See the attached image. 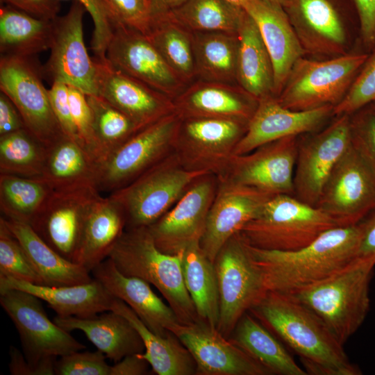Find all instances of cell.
Returning a JSON list of instances; mask_svg holds the SVG:
<instances>
[{
  "mask_svg": "<svg viewBox=\"0 0 375 375\" xmlns=\"http://www.w3.org/2000/svg\"><path fill=\"white\" fill-rule=\"evenodd\" d=\"M249 311L299 356L308 374H362L326 324L292 295L268 291Z\"/></svg>",
  "mask_w": 375,
  "mask_h": 375,
  "instance_id": "6da1fadb",
  "label": "cell"
},
{
  "mask_svg": "<svg viewBox=\"0 0 375 375\" xmlns=\"http://www.w3.org/2000/svg\"><path fill=\"white\" fill-rule=\"evenodd\" d=\"M360 224L331 228L292 251L249 249L268 292L293 294L334 274L356 258Z\"/></svg>",
  "mask_w": 375,
  "mask_h": 375,
  "instance_id": "7a4b0ae2",
  "label": "cell"
},
{
  "mask_svg": "<svg viewBox=\"0 0 375 375\" xmlns=\"http://www.w3.org/2000/svg\"><path fill=\"white\" fill-rule=\"evenodd\" d=\"M182 252L172 255L160 251L148 227L141 226L126 228L108 258L123 274L155 286L180 323L190 324L199 319L184 283Z\"/></svg>",
  "mask_w": 375,
  "mask_h": 375,
  "instance_id": "3957f363",
  "label": "cell"
},
{
  "mask_svg": "<svg viewBox=\"0 0 375 375\" xmlns=\"http://www.w3.org/2000/svg\"><path fill=\"white\" fill-rule=\"evenodd\" d=\"M374 267L375 258H356L328 278L290 295L313 311L344 345L369 310Z\"/></svg>",
  "mask_w": 375,
  "mask_h": 375,
  "instance_id": "277c9868",
  "label": "cell"
},
{
  "mask_svg": "<svg viewBox=\"0 0 375 375\" xmlns=\"http://www.w3.org/2000/svg\"><path fill=\"white\" fill-rule=\"evenodd\" d=\"M335 226L333 219L317 206L283 194L272 197L240 233L254 247L292 251Z\"/></svg>",
  "mask_w": 375,
  "mask_h": 375,
  "instance_id": "5b68a950",
  "label": "cell"
},
{
  "mask_svg": "<svg viewBox=\"0 0 375 375\" xmlns=\"http://www.w3.org/2000/svg\"><path fill=\"white\" fill-rule=\"evenodd\" d=\"M206 174L186 169L173 151L110 195L124 210L126 228L149 226L167 212L198 178Z\"/></svg>",
  "mask_w": 375,
  "mask_h": 375,
  "instance_id": "8992f818",
  "label": "cell"
},
{
  "mask_svg": "<svg viewBox=\"0 0 375 375\" xmlns=\"http://www.w3.org/2000/svg\"><path fill=\"white\" fill-rule=\"evenodd\" d=\"M369 55L345 53L324 60L300 58L276 97L284 107L297 111L325 106L333 108L347 94Z\"/></svg>",
  "mask_w": 375,
  "mask_h": 375,
  "instance_id": "52a82bcc",
  "label": "cell"
},
{
  "mask_svg": "<svg viewBox=\"0 0 375 375\" xmlns=\"http://www.w3.org/2000/svg\"><path fill=\"white\" fill-rule=\"evenodd\" d=\"M214 267L219 295L217 330L229 338L240 319L267 291L262 269L240 232L222 247L214 260Z\"/></svg>",
  "mask_w": 375,
  "mask_h": 375,
  "instance_id": "ba28073f",
  "label": "cell"
},
{
  "mask_svg": "<svg viewBox=\"0 0 375 375\" xmlns=\"http://www.w3.org/2000/svg\"><path fill=\"white\" fill-rule=\"evenodd\" d=\"M36 56L1 55L0 90L14 103L26 128L47 147L64 134L53 112Z\"/></svg>",
  "mask_w": 375,
  "mask_h": 375,
  "instance_id": "9c48e42d",
  "label": "cell"
},
{
  "mask_svg": "<svg viewBox=\"0 0 375 375\" xmlns=\"http://www.w3.org/2000/svg\"><path fill=\"white\" fill-rule=\"evenodd\" d=\"M247 124L231 119L181 118L174 153L186 169L219 177L226 170Z\"/></svg>",
  "mask_w": 375,
  "mask_h": 375,
  "instance_id": "30bf717a",
  "label": "cell"
},
{
  "mask_svg": "<svg viewBox=\"0 0 375 375\" xmlns=\"http://www.w3.org/2000/svg\"><path fill=\"white\" fill-rule=\"evenodd\" d=\"M180 122L174 112L135 133L101 165L98 190L112 193L171 154Z\"/></svg>",
  "mask_w": 375,
  "mask_h": 375,
  "instance_id": "8fae6325",
  "label": "cell"
},
{
  "mask_svg": "<svg viewBox=\"0 0 375 375\" xmlns=\"http://www.w3.org/2000/svg\"><path fill=\"white\" fill-rule=\"evenodd\" d=\"M316 206L338 226L356 225L375 210V169L351 141L331 174Z\"/></svg>",
  "mask_w": 375,
  "mask_h": 375,
  "instance_id": "7c38bea8",
  "label": "cell"
},
{
  "mask_svg": "<svg viewBox=\"0 0 375 375\" xmlns=\"http://www.w3.org/2000/svg\"><path fill=\"white\" fill-rule=\"evenodd\" d=\"M86 10L74 1L67 12L52 20L50 55L42 65L44 78L51 84L62 82L86 95H98L97 67L87 51L83 38V16Z\"/></svg>",
  "mask_w": 375,
  "mask_h": 375,
  "instance_id": "4fadbf2b",
  "label": "cell"
},
{
  "mask_svg": "<svg viewBox=\"0 0 375 375\" xmlns=\"http://www.w3.org/2000/svg\"><path fill=\"white\" fill-rule=\"evenodd\" d=\"M0 303L15 324L28 360L61 357L85 346L48 317L41 299L19 290L0 292Z\"/></svg>",
  "mask_w": 375,
  "mask_h": 375,
  "instance_id": "5bb4252c",
  "label": "cell"
},
{
  "mask_svg": "<svg viewBox=\"0 0 375 375\" xmlns=\"http://www.w3.org/2000/svg\"><path fill=\"white\" fill-rule=\"evenodd\" d=\"M328 126L299 140L294 196L316 206L335 165L351 144L350 115L336 116Z\"/></svg>",
  "mask_w": 375,
  "mask_h": 375,
  "instance_id": "9a60e30c",
  "label": "cell"
},
{
  "mask_svg": "<svg viewBox=\"0 0 375 375\" xmlns=\"http://www.w3.org/2000/svg\"><path fill=\"white\" fill-rule=\"evenodd\" d=\"M94 186L53 190L30 224L51 248L74 262L88 215L101 197Z\"/></svg>",
  "mask_w": 375,
  "mask_h": 375,
  "instance_id": "2e32d148",
  "label": "cell"
},
{
  "mask_svg": "<svg viewBox=\"0 0 375 375\" xmlns=\"http://www.w3.org/2000/svg\"><path fill=\"white\" fill-rule=\"evenodd\" d=\"M299 136L262 144L244 154L233 155L219 179L252 187L273 195H294V174Z\"/></svg>",
  "mask_w": 375,
  "mask_h": 375,
  "instance_id": "e0dca14e",
  "label": "cell"
},
{
  "mask_svg": "<svg viewBox=\"0 0 375 375\" xmlns=\"http://www.w3.org/2000/svg\"><path fill=\"white\" fill-rule=\"evenodd\" d=\"M217 186L216 175L200 176L167 212L147 226L160 251L174 255L200 242Z\"/></svg>",
  "mask_w": 375,
  "mask_h": 375,
  "instance_id": "ac0fdd59",
  "label": "cell"
},
{
  "mask_svg": "<svg viewBox=\"0 0 375 375\" xmlns=\"http://www.w3.org/2000/svg\"><path fill=\"white\" fill-rule=\"evenodd\" d=\"M106 56L118 70L172 99L187 86L147 35L121 24L117 25L113 31Z\"/></svg>",
  "mask_w": 375,
  "mask_h": 375,
  "instance_id": "d6986e66",
  "label": "cell"
},
{
  "mask_svg": "<svg viewBox=\"0 0 375 375\" xmlns=\"http://www.w3.org/2000/svg\"><path fill=\"white\" fill-rule=\"evenodd\" d=\"M349 0H285L282 6L305 51L345 54L346 3Z\"/></svg>",
  "mask_w": 375,
  "mask_h": 375,
  "instance_id": "ffe728a7",
  "label": "cell"
},
{
  "mask_svg": "<svg viewBox=\"0 0 375 375\" xmlns=\"http://www.w3.org/2000/svg\"><path fill=\"white\" fill-rule=\"evenodd\" d=\"M273 194L258 189L218 178L200 246L214 260L224 244L254 218Z\"/></svg>",
  "mask_w": 375,
  "mask_h": 375,
  "instance_id": "44dd1931",
  "label": "cell"
},
{
  "mask_svg": "<svg viewBox=\"0 0 375 375\" xmlns=\"http://www.w3.org/2000/svg\"><path fill=\"white\" fill-rule=\"evenodd\" d=\"M188 349L198 375H269L271 373L217 328L198 321L172 332Z\"/></svg>",
  "mask_w": 375,
  "mask_h": 375,
  "instance_id": "7402d4cb",
  "label": "cell"
},
{
  "mask_svg": "<svg viewBox=\"0 0 375 375\" xmlns=\"http://www.w3.org/2000/svg\"><path fill=\"white\" fill-rule=\"evenodd\" d=\"M98 95L127 115L140 130L174 112L173 99L93 57Z\"/></svg>",
  "mask_w": 375,
  "mask_h": 375,
  "instance_id": "603a6c76",
  "label": "cell"
},
{
  "mask_svg": "<svg viewBox=\"0 0 375 375\" xmlns=\"http://www.w3.org/2000/svg\"><path fill=\"white\" fill-rule=\"evenodd\" d=\"M333 106L297 111L283 106L274 96L258 100L248 122L247 131L233 155L247 153L266 143L315 131L331 115Z\"/></svg>",
  "mask_w": 375,
  "mask_h": 375,
  "instance_id": "cb8c5ba5",
  "label": "cell"
},
{
  "mask_svg": "<svg viewBox=\"0 0 375 375\" xmlns=\"http://www.w3.org/2000/svg\"><path fill=\"white\" fill-rule=\"evenodd\" d=\"M91 272L94 278L128 305L153 333L165 337L181 324L172 308L153 292L149 283L123 274L109 258Z\"/></svg>",
  "mask_w": 375,
  "mask_h": 375,
  "instance_id": "d4e9b609",
  "label": "cell"
},
{
  "mask_svg": "<svg viewBox=\"0 0 375 375\" xmlns=\"http://www.w3.org/2000/svg\"><path fill=\"white\" fill-rule=\"evenodd\" d=\"M244 10L256 22L274 69V96L281 92L288 75L305 51L281 4L249 0Z\"/></svg>",
  "mask_w": 375,
  "mask_h": 375,
  "instance_id": "484cf974",
  "label": "cell"
},
{
  "mask_svg": "<svg viewBox=\"0 0 375 375\" xmlns=\"http://www.w3.org/2000/svg\"><path fill=\"white\" fill-rule=\"evenodd\" d=\"M181 118L210 117L249 122L258 101L240 85L199 79L173 99Z\"/></svg>",
  "mask_w": 375,
  "mask_h": 375,
  "instance_id": "4316f807",
  "label": "cell"
},
{
  "mask_svg": "<svg viewBox=\"0 0 375 375\" xmlns=\"http://www.w3.org/2000/svg\"><path fill=\"white\" fill-rule=\"evenodd\" d=\"M19 290L46 301L59 317L87 318L110 311L115 297L97 280L78 285L48 286L0 277V292Z\"/></svg>",
  "mask_w": 375,
  "mask_h": 375,
  "instance_id": "83f0119b",
  "label": "cell"
},
{
  "mask_svg": "<svg viewBox=\"0 0 375 375\" xmlns=\"http://www.w3.org/2000/svg\"><path fill=\"white\" fill-rule=\"evenodd\" d=\"M53 322L68 332L81 331L97 350L115 363L126 356L144 351L143 342L133 325L114 311L87 318L56 315Z\"/></svg>",
  "mask_w": 375,
  "mask_h": 375,
  "instance_id": "f1b7e54d",
  "label": "cell"
},
{
  "mask_svg": "<svg viewBox=\"0 0 375 375\" xmlns=\"http://www.w3.org/2000/svg\"><path fill=\"white\" fill-rule=\"evenodd\" d=\"M126 228L122 207L110 195L101 196L87 218L74 262L91 272L108 257Z\"/></svg>",
  "mask_w": 375,
  "mask_h": 375,
  "instance_id": "f546056e",
  "label": "cell"
},
{
  "mask_svg": "<svg viewBox=\"0 0 375 375\" xmlns=\"http://www.w3.org/2000/svg\"><path fill=\"white\" fill-rule=\"evenodd\" d=\"M237 34L238 85L258 101L274 96L272 62L256 22L246 11Z\"/></svg>",
  "mask_w": 375,
  "mask_h": 375,
  "instance_id": "4dcf8cb0",
  "label": "cell"
},
{
  "mask_svg": "<svg viewBox=\"0 0 375 375\" xmlns=\"http://www.w3.org/2000/svg\"><path fill=\"white\" fill-rule=\"evenodd\" d=\"M1 217L25 249L44 285H74L87 283L94 279L90 272L83 266L66 259L51 248L30 224Z\"/></svg>",
  "mask_w": 375,
  "mask_h": 375,
  "instance_id": "1f68e13d",
  "label": "cell"
},
{
  "mask_svg": "<svg viewBox=\"0 0 375 375\" xmlns=\"http://www.w3.org/2000/svg\"><path fill=\"white\" fill-rule=\"evenodd\" d=\"M100 167L76 140L63 135L47 147L42 177L53 190L97 188Z\"/></svg>",
  "mask_w": 375,
  "mask_h": 375,
  "instance_id": "d6a6232c",
  "label": "cell"
},
{
  "mask_svg": "<svg viewBox=\"0 0 375 375\" xmlns=\"http://www.w3.org/2000/svg\"><path fill=\"white\" fill-rule=\"evenodd\" d=\"M110 311L116 312L133 325L144 345V351L139 353L158 375L196 374V363L188 349L172 333L159 335L151 331L122 300L115 298Z\"/></svg>",
  "mask_w": 375,
  "mask_h": 375,
  "instance_id": "836d02e7",
  "label": "cell"
},
{
  "mask_svg": "<svg viewBox=\"0 0 375 375\" xmlns=\"http://www.w3.org/2000/svg\"><path fill=\"white\" fill-rule=\"evenodd\" d=\"M229 339L271 374H308L268 329L248 312L240 319Z\"/></svg>",
  "mask_w": 375,
  "mask_h": 375,
  "instance_id": "e575fe53",
  "label": "cell"
},
{
  "mask_svg": "<svg viewBox=\"0 0 375 375\" xmlns=\"http://www.w3.org/2000/svg\"><path fill=\"white\" fill-rule=\"evenodd\" d=\"M181 267L185 288L200 321L217 328L219 317V295L214 262L203 251L200 242L182 252Z\"/></svg>",
  "mask_w": 375,
  "mask_h": 375,
  "instance_id": "d590c367",
  "label": "cell"
},
{
  "mask_svg": "<svg viewBox=\"0 0 375 375\" xmlns=\"http://www.w3.org/2000/svg\"><path fill=\"white\" fill-rule=\"evenodd\" d=\"M52 20L35 17L8 5L0 8L1 55L36 56L50 49Z\"/></svg>",
  "mask_w": 375,
  "mask_h": 375,
  "instance_id": "8d00e7d4",
  "label": "cell"
},
{
  "mask_svg": "<svg viewBox=\"0 0 375 375\" xmlns=\"http://www.w3.org/2000/svg\"><path fill=\"white\" fill-rule=\"evenodd\" d=\"M147 35L182 81L192 83L197 77L193 33L167 12L152 15Z\"/></svg>",
  "mask_w": 375,
  "mask_h": 375,
  "instance_id": "74e56055",
  "label": "cell"
},
{
  "mask_svg": "<svg viewBox=\"0 0 375 375\" xmlns=\"http://www.w3.org/2000/svg\"><path fill=\"white\" fill-rule=\"evenodd\" d=\"M192 33L197 77L228 83L236 81L238 34L219 31Z\"/></svg>",
  "mask_w": 375,
  "mask_h": 375,
  "instance_id": "f35d334b",
  "label": "cell"
},
{
  "mask_svg": "<svg viewBox=\"0 0 375 375\" xmlns=\"http://www.w3.org/2000/svg\"><path fill=\"white\" fill-rule=\"evenodd\" d=\"M53 191L42 177L0 174L1 216L31 224Z\"/></svg>",
  "mask_w": 375,
  "mask_h": 375,
  "instance_id": "ab89813d",
  "label": "cell"
},
{
  "mask_svg": "<svg viewBox=\"0 0 375 375\" xmlns=\"http://www.w3.org/2000/svg\"><path fill=\"white\" fill-rule=\"evenodd\" d=\"M168 12L192 32L237 33L245 10L227 0H186Z\"/></svg>",
  "mask_w": 375,
  "mask_h": 375,
  "instance_id": "60d3db41",
  "label": "cell"
},
{
  "mask_svg": "<svg viewBox=\"0 0 375 375\" xmlns=\"http://www.w3.org/2000/svg\"><path fill=\"white\" fill-rule=\"evenodd\" d=\"M47 147L26 128L0 136V174L42 177Z\"/></svg>",
  "mask_w": 375,
  "mask_h": 375,
  "instance_id": "b9f144b4",
  "label": "cell"
},
{
  "mask_svg": "<svg viewBox=\"0 0 375 375\" xmlns=\"http://www.w3.org/2000/svg\"><path fill=\"white\" fill-rule=\"evenodd\" d=\"M86 98L105 161L140 129L132 119L102 97L92 94L86 95Z\"/></svg>",
  "mask_w": 375,
  "mask_h": 375,
  "instance_id": "7bdbcfd3",
  "label": "cell"
},
{
  "mask_svg": "<svg viewBox=\"0 0 375 375\" xmlns=\"http://www.w3.org/2000/svg\"><path fill=\"white\" fill-rule=\"evenodd\" d=\"M0 277L11 278L33 284L43 281L25 249L0 217Z\"/></svg>",
  "mask_w": 375,
  "mask_h": 375,
  "instance_id": "ee69618b",
  "label": "cell"
},
{
  "mask_svg": "<svg viewBox=\"0 0 375 375\" xmlns=\"http://www.w3.org/2000/svg\"><path fill=\"white\" fill-rule=\"evenodd\" d=\"M375 102V49L355 77L347 94L333 110V115H351Z\"/></svg>",
  "mask_w": 375,
  "mask_h": 375,
  "instance_id": "f6af8a7d",
  "label": "cell"
},
{
  "mask_svg": "<svg viewBox=\"0 0 375 375\" xmlns=\"http://www.w3.org/2000/svg\"><path fill=\"white\" fill-rule=\"evenodd\" d=\"M69 99L78 142L101 165L104 157L97 139L92 113L86 94L81 90L69 85Z\"/></svg>",
  "mask_w": 375,
  "mask_h": 375,
  "instance_id": "bcb514c9",
  "label": "cell"
},
{
  "mask_svg": "<svg viewBox=\"0 0 375 375\" xmlns=\"http://www.w3.org/2000/svg\"><path fill=\"white\" fill-rule=\"evenodd\" d=\"M66 1V0H59ZM81 3L90 14L94 24L90 47L94 57L106 58L108 45L119 23L108 0H74Z\"/></svg>",
  "mask_w": 375,
  "mask_h": 375,
  "instance_id": "7dc6e473",
  "label": "cell"
},
{
  "mask_svg": "<svg viewBox=\"0 0 375 375\" xmlns=\"http://www.w3.org/2000/svg\"><path fill=\"white\" fill-rule=\"evenodd\" d=\"M106 356L99 350L78 351L60 357L55 364V375H110Z\"/></svg>",
  "mask_w": 375,
  "mask_h": 375,
  "instance_id": "c3c4849f",
  "label": "cell"
},
{
  "mask_svg": "<svg viewBox=\"0 0 375 375\" xmlns=\"http://www.w3.org/2000/svg\"><path fill=\"white\" fill-rule=\"evenodd\" d=\"M352 145L375 169V110L369 106L350 115Z\"/></svg>",
  "mask_w": 375,
  "mask_h": 375,
  "instance_id": "681fc988",
  "label": "cell"
},
{
  "mask_svg": "<svg viewBox=\"0 0 375 375\" xmlns=\"http://www.w3.org/2000/svg\"><path fill=\"white\" fill-rule=\"evenodd\" d=\"M119 24L147 34L152 19L151 0H108Z\"/></svg>",
  "mask_w": 375,
  "mask_h": 375,
  "instance_id": "f907efd6",
  "label": "cell"
},
{
  "mask_svg": "<svg viewBox=\"0 0 375 375\" xmlns=\"http://www.w3.org/2000/svg\"><path fill=\"white\" fill-rule=\"evenodd\" d=\"M48 93L53 112L62 133L78 142L69 99V85L62 82H54L48 89Z\"/></svg>",
  "mask_w": 375,
  "mask_h": 375,
  "instance_id": "816d5d0a",
  "label": "cell"
},
{
  "mask_svg": "<svg viewBox=\"0 0 375 375\" xmlns=\"http://www.w3.org/2000/svg\"><path fill=\"white\" fill-rule=\"evenodd\" d=\"M8 367L12 375H55L56 357H47L38 362L27 360L18 349L10 346Z\"/></svg>",
  "mask_w": 375,
  "mask_h": 375,
  "instance_id": "f5cc1de1",
  "label": "cell"
},
{
  "mask_svg": "<svg viewBox=\"0 0 375 375\" xmlns=\"http://www.w3.org/2000/svg\"><path fill=\"white\" fill-rule=\"evenodd\" d=\"M358 19L365 45L375 46V0H349Z\"/></svg>",
  "mask_w": 375,
  "mask_h": 375,
  "instance_id": "db71d44e",
  "label": "cell"
},
{
  "mask_svg": "<svg viewBox=\"0 0 375 375\" xmlns=\"http://www.w3.org/2000/svg\"><path fill=\"white\" fill-rule=\"evenodd\" d=\"M1 2L45 20L55 19L60 10L59 0H1Z\"/></svg>",
  "mask_w": 375,
  "mask_h": 375,
  "instance_id": "11a10c76",
  "label": "cell"
},
{
  "mask_svg": "<svg viewBox=\"0 0 375 375\" xmlns=\"http://www.w3.org/2000/svg\"><path fill=\"white\" fill-rule=\"evenodd\" d=\"M26 128L23 118L12 100L0 92V136Z\"/></svg>",
  "mask_w": 375,
  "mask_h": 375,
  "instance_id": "9f6ffc18",
  "label": "cell"
},
{
  "mask_svg": "<svg viewBox=\"0 0 375 375\" xmlns=\"http://www.w3.org/2000/svg\"><path fill=\"white\" fill-rule=\"evenodd\" d=\"M359 224L360 232L356 258H375V210Z\"/></svg>",
  "mask_w": 375,
  "mask_h": 375,
  "instance_id": "6f0895ef",
  "label": "cell"
},
{
  "mask_svg": "<svg viewBox=\"0 0 375 375\" xmlns=\"http://www.w3.org/2000/svg\"><path fill=\"white\" fill-rule=\"evenodd\" d=\"M149 363L139 353L125 356L110 367V375H147L149 374Z\"/></svg>",
  "mask_w": 375,
  "mask_h": 375,
  "instance_id": "680465c9",
  "label": "cell"
},
{
  "mask_svg": "<svg viewBox=\"0 0 375 375\" xmlns=\"http://www.w3.org/2000/svg\"><path fill=\"white\" fill-rule=\"evenodd\" d=\"M186 0H151L152 15L169 12L181 5Z\"/></svg>",
  "mask_w": 375,
  "mask_h": 375,
  "instance_id": "91938a15",
  "label": "cell"
},
{
  "mask_svg": "<svg viewBox=\"0 0 375 375\" xmlns=\"http://www.w3.org/2000/svg\"><path fill=\"white\" fill-rule=\"evenodd\" d=\"M230 3L244 9L249 0H227Z\"/></svg>",
  "mask_w": 375,
  "mask_h": 375,
  "instance_id": "94428289",
  "label": "cell"
},
{
  "mask_svg": "<svg viewBox=\"0 0 375 375\" xmlns=\"http://www.w3.org/2000/svg\"><path fill=\"white\" fill-rule=\"evenodd\" d=\"M269 1L276 2V3H278L281 4V5H283V3H284V1L285 0H269Z\"/></svg>",
  "mask_w": 375,
  "mask_h": 375,
  "instance_id": "6125c7cd",
  "label": "cell"
},
{
  "mask_svg": "<svg viewBox=\"0 0 375 375\" xmlns=\"http://www.w3.org/2000/svg\"><path fill=\"white\" fill-rule=\"evenodd\" d=\"M369 106L375 110V102L371 103Z\"/></svg>",
  "mask_w": 375,
  "mask_h": 375,
  "instance_id": "be15d7a7",
  "label": "cell"
}]
</instances>
